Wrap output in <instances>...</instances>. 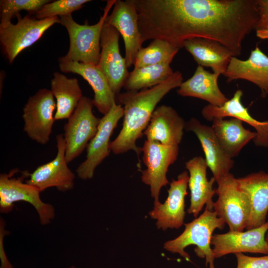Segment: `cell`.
<instances>
[{
    "label": "cell",
    "mask_w": 268,
    "mask_h": 268,
    "mask_svg": "<svg viewBox=\"0 0 268 268\" xmlns=\"http://www.w3.org/2000/svg\"><path fill=\"white\" fill-rule=\"evenodd\" d=\"M143 43L161 39L183 47L192 38L218 42L240 56L255 29L256 0H134Z\"/></svg>",
    "instance_id": "obj_1"
},
{
    "label": "cell",
    "mask_w": 268,
    "mask_h": 268,
    "mask_svg": "<svg viewBox=\"0 0 268 268\" xmlns=\"http://www.w3.org/2000/svg\"><path fill=\"white\" fill-rule=\"evenodd\" d=\"M183 82L182 73L176 71L158 85L117 95L119 104L124 106V120L119 134L110 142L111 151L119 154L132 150L138 156L142 151L136 141L143 134L157 104L171 90L179 87Z\"/></svg>",
    "instance_id": "obj_2"
},
{
    "label": "cell",
    "mask_w": 268,
    "mask_h": 268,
    "mask_svg": "<svg viewBox=\"0 0 268 268\" xmlns=\"http://www.w3.org/2000/svg\"><path fill=\"white\" fill-rule=\"evenodd\" d=\"M225 224L214 211L205 208L198 217L184 224L185 229L178 237L166 242L164 248L172 253L178 254L190 261V256L185 249L190 245H195L196 255L205 259L206 266L215 268V258L211 247V240L214 231L216 229H223Z\"/></svg>",
    "instance_id": "obj_3"
},
{
    "label": "cell",
    "mask_w": 268,
    "mask_h": 268,
    "mask_svg": "<svg viewBox=\"0 0 268 268\" xmlns=\"http://www.w3.org/2000/svg\"><path fill=\"white\" fill-rule=\"evenodd\" d=\"M116 0L107 1L104 12L93 25L79 24L71 14L60 16V23L66 27L69 39V47L66 55L59 62L72 61L97 66L101 52V36L106 17Z\"/></svg>",
    "instance_id": "obj_4"
},
{
    "label": "cell",
    "mask_w": 268,
    "mask_h": 268,
    "mask_svg": "<svg viewBox=\"0 0 268 268\" xmlns=\"http://www.w3.org/2000/svg\"><path fill=\"white\" fill-rule=\"evenodd\" d=\"M213 211L229 228V231H243L246 228L251 213L249 199L240 187L233 174L229 173L216 182Z\"/></svg>",
    "instance_id": "obj_5"
},
{
    "label": "cell",
    "mask_w": 268,
    "mask_h": 268,
    "mask_svg": "<svg viewBox=\"0 0 268 268\" xmlns=\"http://www.w3.org/2000/svg\"><path fill=\"white\" fill-rule=\"evenodd\" d=\"M17 22L0 24V43L3 54L10 64L23 50L37 41L50 27L60 23L58 17L38 19L27 15L17 14Z\"/></svg>",
    "instance_id": "obj_6"
},
{
    "label": "cell",
    "mask_w": 268,
    "mask_h": 268,
    "mask_svg": "<svg viewBox=\"0 0 268 268\" xmlns=\"http://www.w3.org/2000/svg\"><path fill=\"white\" fill-rule=\"evenodd\" d=\"M16 171L14 169L8 174H0V212L7 213L10 212L13 208L14 203L23 201L31 204L35 208L42 225L49 224L55 215L53 205L41 200V192L37 188L24 182V179L28 176V171H24L20 177H15L13 175Z\"/></svg>",
    "instance_id": "obj_7"
},
{
    "label": "cell",
    "mask_w": 268,
    "mask_h": 268,
    "mask_svg": "<svg viewBox=\"0 0 268 268\" xmlns=\"http://www.w3.org/2000/svg\"><path fill=\"white\" fill-rule=\"evenodd\" d=\"M92 99L83 96L64 126L65 156L69 163L84 150L97 132L100 119L93 113Z\"/></svg>",
    "instance_id": "obj_8"
},
{
    "label": "cell",
    "mask_w": 268,
    "mask_h": 268,
    "mask_svg": "<svg viewBox=\"0 0 268 268\" xmlns=\"http://www.w3.org/2000/svg\"><path fill=\"white\" fill-rule=\"evenodd\" d=\"M56 110V102L51 90L40 89L29 98L22 118L24 131L30 138L41 144L49 141Z\"/></svg>",
    "instance_id": "obj_9"
},
{
    "label": "cell",
    "mask_w": 268,
    "mask_h": 268,
    "mask_svg": "<svg viewBox=\"0 0 268 268\" xmlns=\"http://www.w3.org/2000/svg\"><path fill=\"white\" fill-rule=\"evenodd\" d=\"M143 162L146 169L141 171V181L150 187L154 201H159L160 191L169 183L167 178L169 167L179 154L178 145H168L146 140L141 147Z\"/></svg>",
    "instance_id": "obj_10"
},
{
    "label": "cell",
    "mask_w": 268,
    "mask_h": 268,
    "mask_svg": "<svg viewBox=\"0 0 268 268\" xmlns=\"http://www.w3.org/2000/svg\"><path fill=\"white\" fill-rule=\"evenodd\" d=\"M123 116V107L115 103L100 119L97 132L87 145L86 158L76 170L79 178L91 179L96 168L109 155L111 136Z\"/></svg>",
    "instance_id": "obj_11"
},
{
    "label": "cell",
    "mask_w": 268,
    "mask_h": 268,
    "mask_svg": "<svg viewBox=\"0 0 268 268\" xmlns=\"http://www.w3.org/2000/svg\"><path fill=\"white\" fill-rule=\"evenodd\" d=\"M119 32L105 22L101 36L100 60L97 65L104 74L115 95L120 93L129 76L125 58L119 49Z\"/></svg>",
    "instance_id": "obj_12"
},
{
    "label": "cell",
    "mask_w": 268,
    "mask_h": 268,
    "mask_svg": "<svg viewBox=\"0 0 268 268\" xmlns=\"http://www.w3.org/2000/svg\"><path fill=\"white\" fill-rule=\"evenodd\" d=\"M105 21L115 28L123 38L125 59L128 68L134 65L143 42L138 26V15L134 0H116Z\"/></svg>",
    "instance_id": "obj_13"
},
{
    "label": "cell",
    "mask_w": 268,
    "mask_h": 268,
    "mask_svg": "<svg viewBox=\"0 0 268 268\" xmlns=\"http://www.w3.org/2000/svg\"><path fill=\"white\" fill-rule=\"evenodd\" d=\"M56 140L57 153L55 158L39 166L32 173H29V179L25 181L41 192L51 187H55L59 191L65 192L74 187L75 175L68 167L66 159L64 135H57Z\"/></svg>",
    "instance_id": "obj_14"
},
{
    "label": "cell",
    "mask_w": 268,
    "mask_h": 268,
    "mask_svg": "<svg viewBox=\"0 0 268 268\" xmlns=\"http://www.w3.org/2000/svg\"><path fill=\"white\" fill-rule=\"evenodd\" d=\"M268 221L257 228L247 231H229L212 235L211 245L215 259L230 254L253 253L268 255L265 240Z\"/></svg>",
    "instance_id": "obj_15"
},
{
    "label": "cell",
    "mask_w": 268,
    "mask_h": 268,
    "mask_svg": "<svg viewBox=\"0 0 268 268\" xmlns=\"http://www.w3.org/2000/svg\"><path fill=\"white\" fill-rule=\"evenodd\" d=\"M189 174L185 171L176 180L173 179L168 190V197L163 203L154 201V206L149 215L156 220L158 229H178L184 224L185 216V197L187 195Z\"/></svg>",
    "instance_id": "obj_16"
},
{
    "label": "cell",
    "mask_w": 268,
    "mask_h": 268,
    "mask_svg": "<svg viewBox=\"0 0 268 268\" xmlns=\"http://www.w3.org/2000/svg\"><path fill=\"white\" fill-rule=\"evenodd\" d=\"M185 129L193 132L199 139L207 166L216 182L230 173L234 162L222 148L211 127L192 118L186 123Z\"/></svg>",
    "instance_id": "obj_17"
},
{
    "label": "cell",
    "mask_w": 268,
    "mask_h": 268,
    "mask_svg": "<svg viewBox=\"0 0 268 268\" xmlns=\"http://www.w3.org/2000/svg\"><path fill=\"white\" fill-rule=\"evenodd\" d=\"M243 91L237 89L232 97L220 106L208 104L201 110L203 118L208 121L226 117L238 119L252 126L257 135L253 142L257 146L268 147V121H259L253 117L242 103Z\"/></svg>",
    "instance_id": "obj_18"
},
{
    "label": "cell",
    "mask_w": 268,
    "mask_h": 268,
    "mask_svg": "<svg viewBox=\"0 0 268 268\" xmlns=\"http://www.w3.org/2000/svg\"><path fill=\"white\" fill-rule=\"evenodd\" d=\"M189 175L188 186L190 190V205L188 212L197 217L203 206L209 210H213L212 198L215 194L213 185L215 181L212 177L207 178L208 168L204 158L196 156L185 163Z\"/></svg>",
    "instance_id": "obj_19"
},
{
    "label": "cell",
    "mask_w": 268,
    "mask_h": 268,
    "mask_svg": "<svg viewBox=\"0 0 268 268\" xmlns=\"http://www.w3.org/2000/svg\"><path fill=\"white\" fill-rule=\"evenodd\" d=\"M223 75L229 82L237 79L249 81L259 87L262 97L268 95V56L258 45L246 60L232 57Z\"/></svg>",
    "instance_id": "obj_20"
},
{
    "label": "cell",
    "mask_w": 268,
    "mask_h": 268,
    "mask_svg": "<svg viewBox=\"0 0 268 268\" xmlns=\"http://www.w3.org/2000/svg\"><path fill=\"white\" fill-rule=\"evenodd\" d=\"M186 123L172 107H156L143 132L147 140L168 145H178L181 142Z\"/></svg>",
    "instance_id": "obj_21"
},
{
    "label": "cell",
    "mask_w": 268,
    "mask_h": 268,
    "mask_svg": "<svg viewBox=\"0 0 268 268\" xmlns=\"http://www.w3.org/2000/svg\"><path fill=\"white\" fill-rule=\"evenodd\" d=\"M59 63L62 72L78 74L88 82L94 93L92 99L94 106L104 115L106 114L116 103V95L105 75L98 66L72 61Z\"/></svg>",
    "instance_id": "obj_22"
},
{
    "label": "cell",
    "mask_w": 268,
    "mask_h": 268,
    "mask_svg": "<svg viewBox=\"0 0 268 268\" xmlns=\"http://www.w3.org/2000/svg\"><path fill=\"white\" fill-rule=\"evenodd\" d=\"M237 179L250 202L251 213L246 229L261 226L266 222L268 212V173L261 171Z\"/></svg>",
    "instance_id": "obj_23"
},
{
    "label": "cell",
    "mask_w": 268,
    "mask_h": 268,
    "mask_svg": "<svg viewBox=\"0 0 268 268\" xmlns=\"http://www.w3.org/2000/svg\"><path fill=\"white\" fill-rule=\"evenodd\" d=\"M183 47L193 56L198 65L210 67L213 72L224 74L233 54L228 48L214 41L203 38L186 40Z\"/></svg>",
    "instance_id": "obj_24"
},
{
    "label": "cell",
    "mask_w": 268,
    "mask_h": 268,
    "mask_svg": "<svg viewBox=\"0 0 268 268\" xmlns=\"http://www.w3.org/2000/svg\"><path fill=\"white\" fill-rule=\"evenodd\" d=\"M219 76V74L210 72L198 65L193 75L182 83L177 93L182 96L199 98L210 105L220 106L229 99L218 86Z\"/></svg>",
    "instance_id": "obj_25"
},
{
    "label": "cell",
    "mask_w": 268,
    "mask_h": 268,
    "mask_svg": "<svg viewBox=\"0 0 268 268\" xmlns=\"http://www.w3.org/2000/svg\"><path fill=\"white\" fill-rule=\"evenodd\" d=\"M212 129L218 141L226 153L231 158L238 155L243 148L256 137V132L246 129L241 120L215 119Z\"/></svg>",
    "instance_id": "obj_26"
},
{
    "label": "cell",
    "mask_w": 268,
    "mask_h": 268,
    "mask_svg": "<svg viewBox=\"0 0 268 268\" xmlns=\"http://www.w3.org/2000/svg\"><path fill=\"white\" fill-rule=\"evenodd\" d=\"M51 91L56 99L55 120L68 119L75 110L82 96L78 80L55 72L51 81Z\"/></svg>",
    "instance_id": "obj_27"
},
{
    "label": "cell",
    "mask_w": 268,
    "mask_h": 268,
    "mask_svg": "<svg viewBox=\"0 0 268 268\" xmlns=\"http://www.w3.org/2000/svg\"><path fill=\"white\" fill-rule=\"evenodd\" d=\"M173 72L169 64L134 68L129 73L124 88L127 91H139L151 88L166 80Z\"/></svg>",
    "instance_id": "obj_28"
},
{
    "label": "cell",
    "mask_w": 268,
    "mask_h": 268,
    "mask_svg": "<svg viewBox=\"0 0 268 268\" xmlns=\"http://www.w3.org/2000/svg\"><path fill=\"white\" fill-rule=\"evenodd\" d=\"M180 48L161 39H154L138 51L134 68L162 64H170Z\"/></svg>",
    "instance_id": "obj_29"
},
{
    "label": "cell",
    "mask_w": 268,
    "mask_h": 268,
    "mask_svg": "<svg viewBox=\"0 0 268 268\" xmlns=\"http://www.w3.org/2000/svg\"><path fill=\"white\" fill-rule=\"evenodd\" d=\"M50 0H2L0 2V23L11 22L12 18L25 10L34 14Z\"/></svg>",
    "instance_id": "obj_30"
},
{
    "label": "cell",
    "mask_w": 268,
    "mask_h": 268,
    "mask_svg": "<svg viewBox=\"0 0 268 268\" xmlns=\"http://www.w3.org/2000/svg\"><path fill=\"white\" fill-rule=\"evenodd\" d=\"M89 0H57L48 2L34 15L38 19L63 16L81 9Z\"/></svg>",
    "instance_id": "obj_31"
},
{
    "label": "cell",
    "mask_w": 268,
    "mask_h": 268,
    "mask_svg": "<svg viewBox=\"0 0 268 268\" xmlns=\"http://www.w3.org/2000/svg\"><path fill=\"white\" fill-rule=\"evenodd\" d=\"M236 268H268V255L262 257H251L243 253L235 254Z\"/></svg>",
    "instance_id": "obj_32"
},
{
    "label": "cell",
    "mask_w": 268,
    "mask_h": 268,
    "mask_svg": "<svg viewBox=\"0 0 268 268\" xmlns=\"http://www.w3.org/2000/svg\"><path fill=\"white\" fill-rule=\"evenodd\" d=\"M259 18L255 30L268 28V0H256Z\"/></svg>",
    "instance_id": "obj_33"
},
{
    "label": "cell",
    "mask_w": 268,
    "mask_h": 268,
    "mask_svg": "<svg viewBox=\"0 0 268 268\" xmlns=\"http://www.w3.org/2000/svg\"><path fill=\"white\" fill-rule=\"evenodd\" d=\"M5 223L2 218L0 220V259L1 265L0 268H13L12 265L7 259L4 249V237L9 234V232L5 230Z\"/></svg>",
    "instance_id": "obj_34"
},
{
    "label": "cell",
    "mask_w": 268,
    "mask_h": 268,
    "mask_svg": "<svg viewBox=\"0 0 268 268\" xmlns=\"http://www.w3.org/2000/svg\"><path fill=\"white\" fill-rule=\"evenodd\" d=\"M256 36L261 39H268V28L256 30Z\"/></svg>",
    "instance_id": "obj_35"
},
{
    "label": "cell",
    "mask_w": 268,
    "mask_h": 268,
    "mask_svg": "<svg viewBox=\"0 0 268 268\" xmlns=\"http://www.w3.org/2000/svg\"><path fill=\"white\" fill-rule=\"evenodd\" d=\"M265 240L266 242V243L267 244V246L268 247V230L266 233V237H265Z\"/></svg>",
    "instance_id": "obj_36"
},
{
    "label": "cell",
    "mask_w": 268,
    "mask_h": 268,
    "mask_svg": "<svg viewBox=\"0 0 268 268\" xmlns=\"http://www.w3.org/2000/svg\"><path fill=\"white\" fill-rule=\"evenodd\" d=\"M69 268H76L74 266H71Z\"/></svg>",
    "instance_id": "obj_37"
}]
</instances>
